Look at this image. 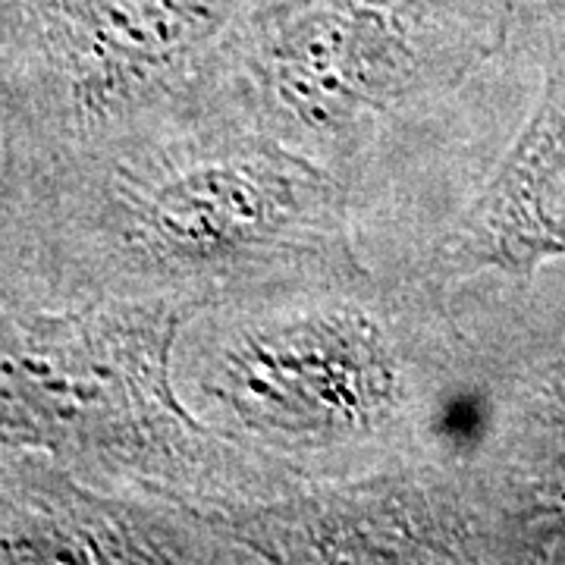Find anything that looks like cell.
I'll return each mask as SVG.
<instances>
[{"mask_svg":"<svg viewBox=\"0 0 565 565\" xmlns=\"http://www.w3.org/2000/svg\"><path fill=\"white\" fill-rule=\"evenodd\" d=\"M192 311L154 302L0 311V444L35 449L88 484L226 515L289 490L173 386Z\"/></svg>","mask_w":565,"mask_h":565,"instance_id":"obj_3","label":"cell"},{"mask_svg":"<svg viewBox=\"0 0 565 565\" xmlns=\"http://www.w3.org/2000/svg\"><path fill=\"white\" fill-rule=\"evenodd\" d=\"M478 47L390 0H282L223 39L199 110L330 170L355 204L462 98Z\"/></svg>","mask_w":565,"mask_h":565,"instance_id":"obj_4","label":"cell"},{"mask_svg":"<svg viewBox=\"0 0 565 565\" xmlns=\"http://www.w3.org/2000/svg\"><path fill=\"white\" fill-rule=\"evenodd\" d=\"M204 512L114 493L57 459L0 444V563L202 559Z\"/></svg>","mask_w":565,"mask_h":565,"instance_id":"obj_6","label":"cell"},{"mask_svg":"<svg viewBox=\"0 0 565 565\" xmlns=\"http://www.w3.org/2000/svg\"><path fill=\"white\" fill-rule=\"evenodd\" d=\"M29 180L51 305L154 302L199 318L371 270L343 182L211 110Z\"/></svg>","mask_w":565,"mask_h":565,"instance_id":"obj_1","label":"cell"},{"mask_svg":"<svg viewBox=\"0 0 565 565\" xmlns=\"http://www.w3.org/2000/svg\"><path fill=\"white\" fill-rule=\"evenodd\" d=\"M199 318L211 427L289 490L418 465L424 403L462 343L444 289L377 270Z\"/></svg>","mask_w":565,"mask_h":565,"instance_id":"obj_2","label":"cell"},{"mask_svg":"<svg viewBox=\"0 0 565 565\" xmlns=\"http://www.w3.org/2000/svg\"><path fill=\"white\" fill-rule=\"evenodd\" d=\"M51 305L44 282L39 189L0 161V311Z\"/></svg>","mask_w":565,"mask_h":565,"instance_id":"obj_7","label":"cell"},{"mask_svg":"<svg viewBox=\"0 0 565 565\" xmlns=\"http://www.w3.org/2000/svg\"><path fill=\"white\" fill-rule=\"evenodd\" d=\"M226 25L223 0H0V161L54 177L199 114Z\"/></svg>","mask_w":565,"mask_h":565,"instance_id":"obj_5","label":"cell"}]
</instances>
